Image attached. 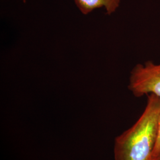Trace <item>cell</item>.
I'll return each mask as SVG.
<instances>
[{
    "mask_svg": "<svg viewBox=\"0 0 160 160\" xmlns=\"http://www.w3.org/2000/svg\"><path fill=\"white\" fill-rule=\"evenodd\" d=\"M160 160V156L158 157H157V158H155L153 159V160Z\"/></svg>",
    "mask_w": 160,
    "mask_h": 160,
    "instance_id": "5",
    "label": "cell"
},
{
    "mask_svg": "<svg viewBox=\"0 0 160 160\" xmlns=\"http://www.w3.org/2000/svg\"><path fill=\"white\" fill-rule=\"evenodd\" d=\"M160 113V97L149 94L147 104L139 119L116 138L115 160H151Z\"/></svg>",
    "mask_w": 160,
    "mask_h": 160,
    "instance_id": "1",
    "label": "cell"
},
{
    "mask_svg": "<svg viewBox=\"0 0 160 160\" xmlns=\"http://www.w3.org/2000/svg\"><path fill=\"white\" fill-rule=\"evenodd\" d=\"M160 156V113L158 120L157 131V139L155 144L154 148L153 150L151 160Z\"/></svg>",
    "mask_w": 160,
    "mask_h": 160,
    "instance_id": "4",
    "label": "cell"
},
{
    "mask_svg": "<svg viewBox=\"0 0 160 160\" xmlns=\"http://www.w3.org/2000/svg\"><path fill=\"white\" fill-rule=\"evenodd\" d=\"M80 12L87 15L94 10L104 8L110 15L116 12L120 6V0H74Z\"/></svg>",
    "mask_w": 160,
    "mask_h": 160,
    "instance_id": "3",
    "label": "cell"
},
{
    "mask_svg": "<svg viewBox=\"0 0 160 160\" xmlns=\"http://www.w3.org/2000/svg\"><path fill=\"white\" fill-rule=\"evenodd\" d=\"M128 88L135 97L150 94L160 98V63L137 64L132 70Z\"/></svg>",
    "mask_w": 160,
    "mask_h": 160,
    "instance_id": "2",
    "label": "cell"
}]
</instances>
